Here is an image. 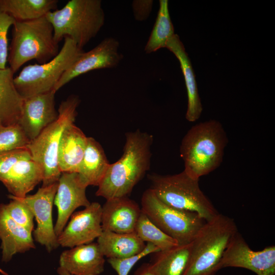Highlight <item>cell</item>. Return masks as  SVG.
<instances>
[{
    "label": "cell",
    "instance_id": "1",
    "mask_svg": "<svg viewBox=\"0 0 275 275\" xmlns=\"http://www.w3.org/2000/svg\"><path fill=\"white\" fill-rule=\"evenodd\" d=\"M153 136L139 129L125 134L121 157L110 163L96 195L106 200L127 197L150 167Z\"/></svg>",
    "mask_w": 275,
    "mask_h": 275
},
{
    "label": "cell",
    "instance_id": "2",
    "mask_svg": "<svg viewBox=\"0 0 275 275\" xmlns=\"http://www.w3.org/2000/svg\"><path fill=\"white\" fill-rule=\"evenodd\" d=\"M228 142L224 128L217 120L193 126L183 136L180 147L184 171L196 179L214 171L223 161Z\"/></svg>",
    "mask_w": 275,
    "mask_h": 275
},
{
    "label": "cell",
    "instance_id": "3",
    "mask_svg": "<svg viewBox=\"0 0 275 275\" xmlns=\"http://www.w3.org/2000/svg\"><path fill=\"white\" fill-rule=\"evenodd\" d=\"M45 16L57 43L68 37L80 48L97 36L105 19L100 0H70Z\"/></svg>",
    "mask_w": 275,
    "mask_h": 275
},
{
    "label": "cell",
    "instance_id": "4",
    "mask_svg": "<svg viewBox=\"0 0 275 275\" xmlns=\"http://www.w3.org/2000/svg\"><path fill=\"white\" fill-rule=\"evenodd\" d=\"M51 24L44 16L28 21H15L8 53L9 67L15 73L29 61L46 63L59 52Z\"/></svg>",
    "mask_w": 275,
    "mask_h": 275
},
{
    "label": "cell",
    "instance_id": "5",
    "mask_svg": "<svg viewBox=\"0 0 275 275\" xmlns=\"http://www.w3.org/2000/svg\"><path fill=\"white\" fill-rule=\"evenodd\" d=\"M238 232L234 220L218 213L206 222L192 241L184 275H215L230 241Z\"/></svg>",
    "mask_w": 275,
    "mask_h": 275
},
{
    "label": "cell",
    "instance_id": "6",
    "mask_svg": "<svg viewBox=\"0 0 275 275\" xmlns=\"http://www.w3.org/2000/svg\"><path fill=\"white\" fill-rule=\"evenodd\" d=\"M150 189L164 204L171 207L197 213L208 222L218 213L201 190L199 179L189 176L184 170L173 175H149Z\"/></svg>",
    "mask_w": 275,
    "mask_h": 275
},
{
    "label": "cell",
    "instance_id": "7",
    "mask_svg": "<svg viewBox=\"0 0 275 275\" xmlns=\"http://www.w3.org/2000/svg\"><path fill=\"white\" fill-rule=\"evenodd\" d=\"M80 100L75 95L63 101L58 108L57 119L47 126L26 148L32 158L43 168L42 186L58 182L61 173L58 164V153L62 135L65 129L73 124Z\"/></svg>",
    "mask_w": 275,
    "mask_h": 275
},
{
    "label": "cell",
    "instance_id": "8",
    "mask_svg": "<svg viewBox=\"0 0 275 275\" xmlns=\"http://www.w3.org/2000/svg\"><path fill=\"white\" fill-rule=\"evenodd\" d=\"M84 52L70 38H64L58 54L43 64L29 65L14 78V85L23 98L53 90L63 74Z\"/></svg>",
    "mask_w": 275,
    "mask_h": 275
},
{
    "label": "cell",
    "instance_id": "9",
    "mask_svg": "<svg viewBox=\"0 0 275 275\" xmlns=\"http://www.w3.org/2000/svg\"><path fill=\"white\" fill-rule=\"evenodd\" d=\"M141 206L149 219L179 244L191 242L206 222L196 212L164 204L150 188L144 192Z\"/></svg>",
    "mask_w": 275,
    "mask_h": 275
},
{
    "label": "cell",
    "instance_id": "10",
    "mask_svg": "<svg viewBox=\"0 0 275 275\" xmlns=\"http://www.w3.org/2000/svg\"><path fill=\"white\" fill-rule=\"evenodd\" d=\"M227 267L245 268L257 275H274L275 246L254 251L237 232L230 241L220 263V269Z\"/></svg>",
    "mask_w": 275,
    "mask_h": 275
},
{
    "label": "cell",
    "instance_id": "11",
    "mask_svg": "<svg viewBox=\"0 0 275 275\" xmlns=\"http://www.w3.org/2000/svg\"><path fill=\"white\" fill-rule=\"evenodd\" d=\"M119 46L117 39L109 37L89 51H84L63 74L53 90L56 92L74 78L92 70L117 67L123 58Z\"/></svg>",
    "mask_w": 275,
    "mask_h": 275
},
{
    "label": "cell",
    "instance_id": "12",
    "mask_svg": "<svg viewBox=\"0 0 275 275\" xmlns=\"http://www.w3.org/2000/svg\"><path fill=\"white\" fill-rule=\"evenodd\" d=\"M58 182L42 186L34 195L20 198L32 210L37 227L33 236L37 242L50 253L59 246L52 220V207Z\"/></svg>",
    "mask_w": 275,
    "mask_h": 275
},
{
    "label": "cell",
    "instance_id": "13",
    "mask_svg": "<svg viewBox=\"0 0 275 275\" xmlns=\"http://www.w3.org/2000/svg\"><path fill=\"white\" fill-rule=\"evenodd\" d=\"M101 214L102 206L96 202L74 212L58 236L59 246L70 249L93 242L102 232Z\"/></svg>",
    "mask_w": 275,
    "mask_h": 275
},
{
    "label": "cell",
    "instance_id": "14",
    "mask_svg": "<svg viewBox=\"0 0 275 275\" xmlns=\"http://www.w3.org/2000/svg\"><path fill=\"white\" fill-rule=\"evenodd\" d=\"M87 186L77 173H62L53 204L57 208L58 216L54 226L57 237L65 227L71 215L79 207H87L90 202L86 194Z\"/></svg>",
    "mask_w": 275,
    "mask_h": 275
},
{
    "label": "cell",
    "instance_id": "15",
    "mask_svg": "<svg viewBox=\"0 0 275 275\" xmlns=\"http://www.w3.org/2000/svg\"><path fill=\"white\" fill-rule=\"evenodd\" d=\"M56 93L51 90L24 98L18 124L31 141L57 119Z\"/></svg>",
    "mask_w": 275,
    "mask_h": 275
},
{
    "label": "cell",
    "instance_id": "16",
    "mask_svg": "<svg viewBox=\"0 0 275 275\" xmlns=\"http://www.w3.org/2000/svg\"><path fill=\"white\" fill-rule=\"evenodd\" d=\"M141 213L139 205L128 197L106 200L102 206V231L118 233L134 232Z\"/></svg>",
    "mask_w": 275,
    "mask_h": 275
},
{
    "label": "cell",
    "instance_id": "17",
    "mask_svg": "<svg viewBox=\"0 0 275 275\" xmlns=\"http://www.w3.org/2000/svg\"><path fill=\"white\" fill-rule=\"evenodd\" d=\"M104 257L97 242H91L62 252L59 267L72 275H99L104 270Z\"/></svg>",
    "mask_w": 275,
    "mask_h": 275
},
{
    "label": "cell",
    "instance_id": "18",
    "mask_svg": "<svg viewBox=\"0 0 275 275\" xmlns=\"http://www.w3.org/2000/svg\"><path fill=\"white\" fill-rule=\"evenodd\" d=\"M42 167L31 154L18 160L0 180L11 195L23 198L43 179Z\"/></svg>",
    "mask_w": 275,
    "mask_h": 275
},
{
    "label": "cell",
    "instance_id": "19",
    "mask_svg": "<svg viewBox=\"0 0 275 275\" xmlns=\"http://www.w3.org/2000/svg\"><path fill=\"white\" fill-rule=\"evenodd\" d=\"M0 239L2 260L10 261L14 255L36 248L32 233L16 223L0 204Z\"/></svg>",
    "mask_w": 275,
    "mask_h": 275
},
{
    "label": "cell",
    "instance_id": "20",
    "mask_svg": "<svg viewBox=\"0 0 275 275\" xmlns=\"http://www.w3.org/2000/svg\"><path fill=\"white\" fill-rule=\"evenodd\" d=\"M166 48L173 52L179 61L187 94V107L185 118L189 122H195L200 117L203 108L189 58L177 34H175L170 39Z\"/></svg>",
    "mask_w": 275,
    "mask_h": 275
},
{
    "label": "cell",
    "instance_id": "21",
    "mask_svg": "<svg viewBox=\"0 0 275 275\" xmlns=\"http://www.w3.org/2000/svg\"><path fill=\"white\" fill-rule=\"evenodd\" d=\"M88 137L74 124L64 130L59 145L58 164L61 173H77L82 160Z\"/></svg>",
    "mask_w": 275,
    "mask_h": 275
},
{
    "label": "cell",
    "instance_id": "22",
    "mask_svg": "<svg viewBox=\"0 0 275 275\" xmlns=\"http://www.w3.org/2000/svg\"><path fill=\"white\" fill-rule=\"evenodd\" d=\"M14 72L9 67L0 69V124L18 123L24 98L14 83Z\"/></svg>",
    "mask_w": 275,
    "mask_h": 275
},
{
    "label": "cell",
    "instance_id": "23",
    "mask_svg": "<svg viewBox=\"0 0 275 275\" xmlns=\"http://www.w3.org/2000/svg\"><path fill=\"white\" fill-rule=\"evenodd\" d=\"M97 239L101 252L107 259L132 256L141 252L146 244L135 232L118 233L102 231Z\"/></svg>",
    "mask_w": 275,
    "mask_h": 275
},
{
    "label": "cell",
    "instance_id": "24",
    "mask_svg": "<svg viewBox=\"0 0 275 275\" xmlns=\"http://www.w3.org/2000/svg\"><path fill=\"white\" fill-rule=\"evenodd\" d=\"M110 163L101 145L92 137H88L85 154L78 174L87 187L98 186L104 176Z\"/></svg>",
    "mask_w": 275,
    "mask_h": 275
},
{
    "label": "cell",
    "instance_id": "25",
    "mask_svg": "<svg viewBox=\"0 0 275 275\" xmlns=\"http://www.w3.org/2000/svg\"><path fill=\"white\" fill-rule=\"evenodd\" d=\"M192 242L178 244L154 254L150 263L158 275H184L191 253Z\"/></svg>",
    "mask_w": 275,
    "mask_h": 275
},
{
    "label": "cell",
    "instance_id": "26",
    "mask_svg": "<svg viewBox=\"0 0 275 275\" xmlns=\"http://www.w3.org/2000/svg\"><path fill=\"white\" fill-rule=\"evenodd\" d=\"M57 0H0V8L15 21H28L45 16L57 9Z\"/></svg>",
    "mask_w": 275,
    "mask_h": 275
},
{
    "label": "cell",
    "instance_id": "27",
    "mask_svg": "<svg viewBox=\"0 0 275 275\" xmlns=\"http://www.w3.org/2000/svg\"><path fill=\"white\" fill-rule=\"evenodd\" d=\"M159 3L157 17L144 48L146 53L166 48L168 41L175 34L169 11L168 1L160 0Z\"/></svg>",
    "mask_w": 275,
    "mask_h": 275
},
{
    "label": "cell",
    "instance_id": "28",
    "mask_svg": "<svg viewBox=\"0 0 275 275\" xmlns=\"http://www.w3.org/2000/svg\"><path fill=\"white\" fill-rule=\"evenodd\" d=\"M144 242L150 243L164 251L178 245V242L156 226L142 211L136 225L135 232Z\"/></svg>",
    "mask_w": 275,
    "mask_h": 275
},
{
    "label": "cell",
    "instance_id": "29",
    "mask_svg": "<svg viewBox=\"0 0 275 275\" xmlns=\"http://www.w3.org/2000/svg\"><path fill=\"white\" fill-rule=\"evenodd\" d=\"M30 142L19 124L0 126V153L26 148Z\"/></svg>",
    "mask_w": 275,
    "mask_h": 275
},
{
    "label": "cell",
    "instance_id": "30",
    "mask_svg": "<svg viewBox=\"0 0 275 275\" xmlns=\"http://www.w3.org/2000/svg\"><path fill=\"white\" fill-rule=\"evenodd\" d=\"M8 197L11 200L8 204H4L7 213L16 223L32 233L34 216L32 210L20 198L11 195Z\"/></svg>",
    "mask_w": 275,
    "mask_h": 275
},
{
    "label": "cell",
    "instance_id": "31",
    "mask_svg": "<svg viewBox=\"0 0 275 275\" xmlns=\"http://www.w3.org/2000/svg\"><path fill=\"white\" fill-rule=\"evenodd\" d=\"M159 251V249L156 246L147 242L145 248L137 254L122 259H108L107 262L118 275H128L132 267L141 259Z\"/></svg>",
    "mask_w": 275,
    "mask_h": 275
},
{
    "label": "cell",
    "instance_id": "32",
    "mask_svg": "<svg viewBox=\"0 0 275 275\" xmlns=\"http://www.w3.org/2000/svg\"><path fill=\"white\" fill-rule=\"evenodd\" d=\"M15 20L0 8V69L7 67L9 53L8 34Z\"/></svg>",
    "mask_w": 275,
    "mask_h": 275
},
{
    "label": "cell",
    "instance_id": "33",
    "mask_svg": "<svg viewBox=\"0 0 275 275\" xmlns=\"http://www.w3.org/2000/svg\"><path fill=\"white\" fill-rule=\"evenodd\" d=\"M29 154L26 147L0 153V180L15 163Z\"/></svg>",
    "mask_w": 275,
    "mask_h": 275
},
{
    "label": "cell",
    "instance_id": "34",
    "mask_svg": "<svg viewBox=\"0 0 275 275\" xmlns=\"http://www.w3.org/2000/svg\"><path fill=\"white\" fill-rule=\"evenodd\" d=\"M153 4L152 0L133 1L132 9L135 19L139 21L147 19L152 11Z\"/></svg>",
    "mask_w": 275,
    "mask_h": 275
},
{
    "label": "cell",
    "instance_id": "35",
    "mask_svg": "<svg viewBox=\"0 0 275 275\" xmlns=\"http://www.w3.org/2000/svg\"><path fill=\"white\" fill-rule=\"evenodd\" d=\"M133 275H158L150 263L141 265L134 272Z\"/></svg>",
    "mask_w": 275,
    "mask_h": 275
},
{
    "label": "cell",
    "instance_id": "36",
    "mask_svg": "<svg viewBox=\"0 0 275 275\" xmlns=\"http://www.w3.org/2000/svg\"><path fill=\"white\" fill-rule=\"evenodd\" d=\"M57 272L59 275H72L63 268H61L60 267H59L57 269Z\"/></svg>",
    "mask_w": 275,
    "mask_h": 275
},
{
    "label": "cell",
    "instance_id": "37",
    "mask_svg": "<svg viewBox=\"0 0 275 275\" xmlns=\"http://www.w3.org/2000/svg\"><path fill=\"white\" fill-rule=\"evenodd\" d=\"M1 125H2L0 124V126H1Z\"/></svg>",
    "mask_w": 275,
    "mask_h": 275
}]
</instances>
